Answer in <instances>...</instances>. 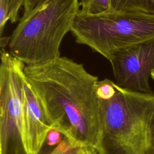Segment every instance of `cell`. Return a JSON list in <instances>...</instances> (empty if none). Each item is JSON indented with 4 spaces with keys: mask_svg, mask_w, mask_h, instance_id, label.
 I'll list each match as a JSON object with an SVG mask.
<instances>
[{
    "mask_svg": "<svg viewBox=\"0 0 154 154\" xmlns=\"http://www.w3.org/2000/svg\"><path fill=\"white\" fill-rule=\"evenodd\" d=\"M116 84V83H115ZM114 93L97 98L98 154H154V92L132 91L116 84Z\"/></svg>",
    "mask_w": 154,
    "mask_h": 154,
    "instance_id": "2",
    "label": "cell"
},
{
    "mask_svg": "<svg viewBox=\"0 0 154 154\" xmlns=\"http://www.w3.org/2000/svg\"><path fill=\"white\" fill-rule=\"evenodd\" d=\"M70 32L77 43L109 61L120 50L154 40V14L111 9L94 14L79 12Z\"/></svg>",
    "mask_w": 154,
    "mask_h": 154,
    "instance_id": "4",
    "label": "cell"
},
{
    "mask_svg": "<svg viewBox=\"0 0 154 154\" xmlns=\"http://www.w3.org/2000/svg\"><path fill=\"white\" fill-rule=\"evenodd\" d=\"M25 64L3 48L0 64V154H28L23 130Z\"/></svg>",
    "mask_w": 154,
    "mask_h": 154,
    "instance_id": "5",
    "label": "cell"
},
{
    "mask_svg": "<svg viewBox=\"0 0 154 154\" xmlns=\"http://www.w3.org/2000/svg\"><path fill=\"white\" fill-rule=\"evenodd\" d=\"M63 134L58 131L55 129H51L48 132L46 137V143L49 146H55L58 145L63 140Z\"/></svg>",
    "mask_w": 154,
    "mask_h": 154,
    "instance_id": "12",
    "label": "cell"
},
{
    "mask_svg": "<svg viewBox=\"0 0 154 154\" xmlns=\"http://www.w3.org/2000/svg\"><path fill=\"white\" fill-rule=\"evenodd\" d=\"M23 140L28 154H39L53 129L44 109L25 75L22 101Z\"/></svg>",
    "mask_w": 154,
    "mask_h": 154,
    "instance_id": "7",
    "label": "cell"
},
{
    "mask_svg": "<svg viewBox=\"0 0 154 154\" xmlns=\"http://www.w3.org/2000/svg\"><path fill=\"white\" fill-rule=\"evenodd\" d=\"M25 75L53 129L72 141L96 150L100 131L98 77L66 57L25 66Z\"/></svg>",
    "mask_w": 154,
    "mask_h": 154,
    "instance_id": "1",
    "label": "cell"
},
{
    "mask_svg": "<svg viewBox=\"0 0 154 154\" xmlns=\"http://www.w3.org/2000/svg\"><path fill=\"white\" fill-rule=\"evenodd\" d=\"M93 148L75 143L63 136L62 141L49 154H90Z\"/></svg>",
    "mask_w": 154,
    "mask_h": 154,
    "instance_id": "10",
    "label": "cell"
},
{
    "mask_svg": "<svg viewBox=\"0 0 154 154\" xmlns=\"http://www.w3.org/2000/svg\"><path fill=\"white\" fill-rule=\"evenodd\" d=\"M111 10L154 14V0H110Z\"/></svg>",
    "mask_w": 154,
    "mask_h": 154,
    "instance_id": "8",
    "label": "cell"
},
{
    "mask_svg": "<svg viewBox=\"0 0 154 154\" xmlns=\"http://www.w3.org/2000/svg\"><path fill=\"white\" fill-rule=\"evenodd\" d=\"M80 8L79 0H43L20 19L10 37L8 52L28 66L60 57L61 42Z\"/></svg>",
    "mask_w": 154,
    "mask_h": 154,
    "instance_id": "3",
    "label": "cell"
},
{
    "mask_svg": "<svg viewBox=\"0 0 154 154\" xmlns=\"http://www.w3.org/2000/svg\"><path fill=\"white\" fill-rule=\"evenodd\" d=\"M109 61L119 87L138 93L153 92L149 79L154 70V40L120 50Z\"/></svg>",
    "mask_w": 154,
    "mask_h": 154,
    "instance_id": "6",
    "label": "cell"
},
{
    "mask_svg": "<svg viewBox=\"0 0 154 154\" xmlns=\"http://www.w3.org/2000/svg\"><path fill=\"white\" fill-rule=\"evenodd\" d=\"M151 78H152V79L154 81V70L152 71V75H151Z\"/></svg>",
    "mask_w": 154,
    "mask_h": 154,
    "instance_id": "16",
    "label": "cell"
},
{
    "mask_svg": "<svg viewBox=\"0 0 154 154\" xmlns=\"http://www.w3.org/2000/svg\"><path fill=\"white\" fill-rule=\"evenodd\" d=\"M10 40V37H1V48H3V47L5 46L7 44L8 45Z\"/></svg>",
    "mask_w": 154,
    "mask_h": 154,
    "instance_id": "14",
    "label": "cell"
},
{
    "mask_svg": "<svg viewBox=\"0 0 154 154\" xmlns=\"http://www.w3.org/2000/svg\"><path fill=\"white\" fill-rule=\"evenodd\" d=\"M43 1V0H24L23 5V12L22 16L29 13Z\"/></svg>",
    "mask_w": 154,
    "mask_h": 154,
    "instance_id": "13",
    "label": "cell"
},
{
    "mask_svg": "<svg viewBox=\"0 0 154 154\" xmlns=\"http://www.w3.org/2000/svg\"><path fill=\"white\" fill-rule=\"evenodd\" d=\"M80 13L94 14L111 10L110 0H80Z\"/></svg>",
    "mask_w": 154,
    "mask_h": 154,
    "instance_id": "11",
    "label": "cell"
},
{
    "mask_svg": "<svg viewBox=\"0 0 154 154\" xmlns=\"http://www.w3.org/2000/svg\"><path fill=\"white\" fill-rule=\"evenodd\" d=\"M24 0H0V35L7 22L13 23L19 19V12L23 7Z\"/></svg>",
    "mask_w": 154,
    "mask_h": 154,
    "instance_id": "9",
    "label": "cell"
},
{
    "mask_svg": "<svg viewBox=\"0 0 154 154\" xmlns=\"http://www.w3.org/2000/svg\"><path fill=\"white\" fill-rule=\"evenodd\" d=\"M90 154H98V153H97V152H96V150L95 149H93Z\"/></svg>",
    "mask_w": 154,
    "mask_h": 154,
    "instance_id": "15",
    "label": "cell"
}]
</instances>
